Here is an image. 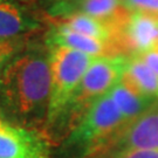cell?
I'll return each instance as SVG.
<instances>
[{"instance_id": "obj_1", "label": "cell", "mask_w": 158, "mask_h": 158, "mask_svg": "<svg viewBox=\"0 0 158 158\" xmlns=\"http://www.w3.org/2000/svg\"><path fill=\"white\" fill-rule=\"evenodd\" d=\"M51 91L49 53L38 45L23 47L0 76V110L17 125L44 132Z\"/></svg>"}, {"instance_id": "obj_2", "label": "cell", "mask_w": 158, "mask_h": 158, "mask_svg": "<svg viewBox=\"0 0 158 158\" xmlns=\"http://www.w3.org/2000/svg\"><path fill=\"white\" fill-rule=\"evenodd\" d=\"M93 61L94 57L83 52L62 46L49 47L52 91L46 128H54L63 117Z\"/></svg>"}, {"instance_id": "obj_3", "label": "cell", "mask_w": 158, "mask_h": 158, "mask_svg": "<svg viewBox=\"0 0 158 158\" xmlns=\"http://www.w3.org/2000/svg\"><path fill=\"white\" fill-rule=\"evenodd\" d=\"M128 122L113 101L110 94L98 97L87 108L68 138L70 145L85 149V155L117 134Z\"/></svg>"}, {"instance_id": "obj_4", "label": "cell", "mask_w": 158, "mask_h": 158, "mask_svg": "<svg viewBox=\"0 0 158 158\" xmlns=\"http://www.w3.org/2000/svg\"><path fill=\"white\" fill-rule=\"evenodd\" d=\"M127 59L128 57H95L74 93L62 118L69 115L72 122L77 123L93 102L108 94L121 81Z\"/></svg>"}, {"instance_id": "obj_5", "label": "cell", "mask_w": 158, "mask_h": 158, "mask_svg": "<svg viewBox=\"0 0 158 158\" xmlns=\"http://www.w3.org/2000/svg\"><path fill=\"white\" fill-rule=\"evenodd\" d=\"M128 150H158V102L85 155L91 158H110Z\"/></svg>"}, {"instance_id": "obj_6", "label": "cell", "mask_w": 158, "mask_h": 158, "mask_svg": "<svg viewBox=\"0 0 158 158\" xmlns=\"http://www.w3.org/2000/svg\"><path fill=\"white\" fill-rule=\"evenodd\" d=\"M111 45L122 57L158 49V17L131 12L127 23L114 36Z\"/></svg>"}, {"instance_id": "obj_7", "label": "cell", "mask_w": 158, "mask_h": 158, "mask_svg": "<svg viewBox=\"0 0 158 158\" xmlns=\"http://www.w3.org/2000/svg\"><path fill=\"white\" fill-rule=\"evenodd\" d=\"M49 143L40 130L7 123L0 129V158H52Z\"/></svg>"}, {"instance_id": "obj_8", "label": "cell", "mask_w": 158, "mask_h": 158, "mask_svg": "<svg viewBox=\"0 0 158 158\" xmlns=\"http://www.w3.org/2000/svg\"><path fill=\"white\" fill-rule=\"evenodd\" d=\"M48 47L62 46L83 52L93 57H122L111 44L103 42L83 34L74 32L62 25H53L52 32L47 36Z\"/></svg>"}, {"instance_id": "obj_9", "label": "cell", "mask_w": 158, "mask_h": 158, "mask_svg": "<svg viewBox=\"0 0 158 158\" xmlns=\"http://www.w3.org/2000/svg\"><path fill=\"white\" fill-rule=\"evenodd\" d=\"M121 81L136 93L158 101V76L136 55L127 59Z\"/></svg>"}, {"instance_id": "obj_10", "label": "cell", "mask_w": 158, "mask_h": 158, "mask_svg": "<svg viewBox=\"0 0 158 158\" xmlns=\"http://www.w3.org/2000/svg\"><path fill=\"white\" fill-rule=\"evenodd\" d=\"M51 21L53 25H62L76 33L83 34L108 44L111 42L113 33L107 25L83 12H70L63 17L51 18Z\"/></svg>"}, {"instance_id": "obj_11", "label": "cell", "mask_w": 158, "mask_h": 158, "mask_svg": "<svg viewBox=\"0 0 158 158\" xmlns=\"http://www.w3.org/2000/svg\"><path fill=\"white\" fill-rule=\"evenodd\" d=\"M35 27L14 0H0V40H13Z\"/></svg>"}, {"instance_id": "obj_12", "label": "cell", "mask_w": 158, "mask_h": 158, "mask_svg": "<svg viewBox=\"0 0 158 158\" xmlns=\"http://www.w3.org/2000/svg\"><path fill=\"white\" fill-rule=\"evenodd\" d=\"M109 94L128 123L141 116L142 114H144L148 109H150L158 102L134 91L122 81H119L109 91Z\"/></svg>"}, {"instance_id": "obj_13", "label": "cell", "mask_w": 158, "mask_h": 158, "mask_svg": "<svg viewBox=\"0 0 158 158\" xmlns=\"http://www.w3.org/2000/svg\"><path fill=\"white\" fill-rule=\"evenodd\" d=\"M23 48V42L18 39L0 40V76L5 67L8 64L19 51Z\"/></svg>"}, {"instance_id": "obj_14", "label": "cell", "mask_w": 158, "mask_h": 158, "mask_svg": "<svg viewBox=\"0 0 158 158\" xmlns=\"http://www.w3.org/2000/svg\"><path fill=\"white\" fill-rule=\"evenodd\" d=\"M122 4L130 12H142L158 17V0H122Z\"/></svg>"}, {"instance_id": "obj_15", "label": "cell", "mask_w": 158, "mask_h": 158, "mask_svg": "<svg viewBox=\"0 0 158 158\" xmlns=\"http://www.w3.org/2000/svg\"><path fill=\"white\" fill-rule=\"evenodd\" d=\"M110 158H158V150H128Z\"/></svg>"}, {"instance_id": "obj_16", "label": "cell", "mask_w": 158, "mask_h": 158, "mask_svg": "<svg viewBox=\"0 0 158 158\" xmlns=\"http://www.w3.org/2000/svg\"><path fill=\"white\" fill-rule=\"evenodd\" d=\"M136 56L138 59H141L142 61L158 76V49L145 52V53L138 54Z\"/></svg>"}, {"instance_id": "obj_17", "label": "cell", "mask_w": 158, "mask_h": 158, "mask_svg": "<svg viewBox=\"0 0 158 158\" xmlns=\"http://www.w3.org/2000/svg\"><path fill=\"white\" fill-rule=\"evenodd\" d=\"M6 124H7V123L5 122L4 116H2V114H1V110H0V129H1V128H4Z\"/></svg>"}, {"instance_id": "obj_18", "label": "cell", "mask_w": 158, "mask_h": 158, "mask_svg": "<svg viewBox=\"0 0 158 158\" xmlns=\"http://www.w3.org/2000/svg\"><path fill=\"white\" fill-rule=\"evenodd\" d=\"M57 1H60V2H64L66 0H57Z\"/></svg>"}]
</instances>
